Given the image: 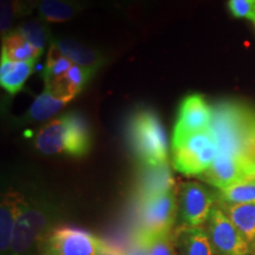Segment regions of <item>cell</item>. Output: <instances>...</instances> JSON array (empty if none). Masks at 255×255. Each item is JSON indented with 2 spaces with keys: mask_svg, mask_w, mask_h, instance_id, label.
<instances>
[{
  "mask_svg": "<svg viewBox=\"0 0 255 255\" xmlns=\"http://www.w3.org/2000/svg\"><path fill=\"white\" fill-rule=\"evenodd\" d=\"M90 129L81 115L70 113L52 120L34 136V146L45 155L82 157L90 149Z\"/></svg>",
  "mask_w": 255,
  "mask_h": 255,
  "instance_id": "cell-1",
  "label": "cell"
},
{
  "mask_svg": "<svg viewBox=\"0 0 255 255\" xmlns=\"http://www.w3.org/2000/svg\"><path fill=\"white\" fill-rule=\"evenodd\" d=\"M130 137L137 157L144 167L167 163V135L154 111L141 110L136 113L130 122Z\"/></svg>",
  "mask_w": 255,
  "mask_h": 255,
  "instance_id": "cell-2",
  "label": "cell"
},
{
  "mask_svg": "<svg viewBox=\"0 0 255 255\" xmlns=\"http://www.w3.org/2000/svg\"><path fill=\"white\" fill-rule=\"evenodd\" d=\"M44 255H126L122 248L110 245L84 229L57 227L44 239Z\"/></svg>",
  "mask_w": 255,
  "mask_h": 255,
  "instance_id": "cell-3",
  "label": "cell"
},
{
  "mask_svg": "<svg viewBox=\"0 0 255 255\" xmlns=\"http://www.w3.org/2000/svg\"><path fill=\"white\" fill-rule=\"evenodd\" d=\"M210 131L219 145V152L239 159L241 137L246 126L250 105L238 101H222L212 107Z\"/></svg>",
  "mask_w": 255,
  "mask_h": 255,
  "instance_id": "cell-4",
  "label": "cell"
},
{
  "mask_svg": "<svg viewBox=\"0 0 255 255\" xmlns=\"http://www.w3.org/2000/svg\"><path fill=\"white\" fill-rule=\"evenodd\" d=\"M218 155V142L210 129L173 141L175 170L188 176H200L205 173Z\"/></svg>",
  "mask_w": 255,
  "mask_h": 255,
  "instance_id": "cell-5",
  "label": "cell"
},
{
  "mask_svg": "<svg viewBox=\"0 0 255 255\" xmlns=\"http://www.w3.org/2000/svg\"><path fill=\"white\" fill-rule=\"evenodd\" d=\"M206 232L215 255H250V245L228 216L214 207L206 222Z\"/></svg>",
  "mask_w": 255,
  "mask_h": 255,
  "instance_id": "cell-6",
  "label": "cell"
},
{
  "mask_svg": "<svg viewBox=\"0 0 255 255\" xmlns=\"http://www.w3.org/2000/svg\"><path fill=\"white\" fill-rule=\"evenodd\" d=\"M176 212L177 203L175 191L139 200V231L146 234L173 232Z\"/></svg>",
  "mask_w": 255,
  "mask_h": 255,
  "instance_id": "cell-7",
  "label": "cell"
},
{
  "mask_svg": "<svg viewBox=\"0 0 255 255\" xmlns=\"http://www.w3.org/2000/svg\"><path fill=\"white\" fill-rule=\"evenodd\" d=\"M218 199L212 190L196 182H186L180 187V214L186 226L201 227L208 221Z\"/></svg>",
  "mask_w": 255,
  "mask_h": 255,
  "instance_id": "cell-8",
  "label": "cell"
},
{
  "mask_svg": "<svg viewBox=\"0 0 255 255\" xmlns=\"http://www.w3.org/2000/svg\"><path fill=\"white\" fill-rule=\"evenodd\" d=\"M212 119V107L207 103L202 95L191 94L186 96L178 108L173 141H178L187 136L208 130Z\"/></svg>",
  "mask_w": 255,
  "mask_h": 255,
  "instance_id": "cell-9",
  "label": "cell"
},
{
  "mask_svg": "<svg viewBox=\"0 0 255 255\" xmlns=\"http://www.w3.org/2000/svg\"><path fill=\"white\" fill-rule=\"evenodd\" d=\"M46 225V215L38 206H32L24 200L15 223L11 251L13 255L26 252L34 240L39 237Z\"/></svg>",
  "mask_w": 255,
  "mask_h": 255,
  "instance_id": "cell-10",
  "label": "cell"
},
{
  "mask_svg": "<svg viewBox=\"0 0 255 255\" xmlns=\"http://www.w3.org/2000/svg\"><path fill=\"white\" fill-rule=\"evenodd\" d=\"M247 175L248 170L238 158L219 152L212 165L197 177L220 190L245 180Z\"/></svg>",
  "mask_w": 255,
  "mask_h": 255,
  "instance_id": "cell-11",
  "label": "cell"
},
{
  "mask_svg": "<svg viewBox=\"0 0 255 255\" xmlns=\"http://www.w3.org/2000/svg\"><path fill=\"white\" fill-rule=\"evenodd\" d=\"M51 43L64 57L71 60L75 65L87 69L92 75L103 64V57L98 51L89 47L71 38H55Z\"/></svg>",
  "mask_w": 255,
  "mask_h": 255,
  "instance_id": "cell-12",
  "label": "cell"
},
{
  "mask_svg": "<svg viewBox=\"0 0 255 255\" xmlns=\"http://www.w3.org/2000/svg\"><path fill=\"white\" fill-rule=\"evenodd\" d=\"M177 255H215L206 229L182 225L174 232Z\"/></svg>",
  "mask_w": 255,
  "mask_h": 255,
  "instance_id": "cell-13",
  "label": "cell"
},
{
  "mask_svg": "<svg viewBox=\"0 0 255 255\" xmlns=\"http://www.w3.org/2000/svg\"><path fill=\"white\" fill-rule=\"evenodd\" d=\"M175 181L168 164L145 167L138 183L139 200L174 191Z\"/></svg>",
  "mask_w": 255,
  "mask_h": 255,
  "instance_id": "cell-14",
  "label": "cell"
},
{
  "mask_svg": "<svg viewBox=\"0 0 255 255\" xmlns=\"http://www.w3.org/2000/svg\"><path fill=\"white\" fill-rule=\"evenodd\" d=\"M24 200L18 193H8L2 197L0 208V245L2 253L11 248L15 223Z\"/></svg>",
  "mask_w": 255,
  "mask_h": 255,
  "instance_id": "cell-15",
  "label": "cell"
},
{
  "mask_svg": "<svg viewBox=\"0 0 255 255\" xmlns=\"http://www.w3.org/2000/svg\"><path fill=\"white\" fill-rule=\"evenodd\" d=\"M218 207L234 223L238 231L250 245L252 254L255 253V203L229 205L219 202Z\"/></svg>",
  "mask_w": 255,
  "mask_h": 255,
  "instance_id": "cell-16",
  "label": "cell"
},
{
  "mask_svg": "<svg viewBox=\"0 0 255 255\" xmlns=\"http://www.w3.org/2000/svg\"><path fill=\"white\" fill-rule=\"evenodd\" d=\"M85 6V0H40L38 9L47 23H63L76 17Z\"/></svg>",
  "mask_w": 255,
  "mask_h": 255,
  "instance_id": "cell-17",
  "label": "cell"
},
{
  "mask_svg": "<svg viewBox=\"0 0 255 255\" xmlns=\"http://www.w3.org/2000/svg\"><path fill=\"white\" fill-rule=\"evenodd\" d=\"M36 63L13 62L1 57L0 64V83L8 94L14 95L21 90L26 79L30 77Z\"/></svg>",
  "mask_w": 255,
  "mask_h": 255,
  "instance_id": "cell-18",
  "label": "cell"
},
{
  "mask_svg": "<svg viewBox=\"0 0 255 255\" xmlns=\"http://www.w3.org/2000/svg\"><path fill=\"white\" fill-rule=\"evenodd\" d=\"M41 55L30 41L25 39L17 31L9 32L2 41L1 57H5L13 62H31L36 63Z\"/></svg>",
  "mask_w": 255,
  "mask_h": 255,
  "instance_id": "cell-19",
  "label": "cell"
},
{
  "mask_svg": "<svg viewBox=\"0 0 255 255\" xmlns=\"http://www.w3.org/2000/svg\"><path fill=\"white\" fill-rule=\"evenodd\" d=\"M68 103L69 101L56 97L47 89H45L31 104L30 109L24 116L23 122H41V121L49 120L52 116H55L57 113H59Z\"/></svg>",
  "mask_w": 255,
  "mask_h": 255,
  "instance_id": "cell-20",
  "label": "cell"
},
{
  "mask_svg": "<svg viewBox=\"0 0 255 255\" xmlns=\"http://www.w3.org/2000/svg\"><path fill=\"white\" fill-rule=\"evenodd\" d=\"M216 195L219 202L229 205L255 203V181L245 178L225 189H220Z\"/></svg>",
  "mask_w": 255,
  "mask_h": 255,
  "instance_id": "cell-21",
  "label": "cell"
},
{
  "mask_svg": "<svg viewBox=\"0 0 255 255\" xmlns=\"http://www.w3.org/2000/svg\"><path fill=\"white\" fill-rule=\"evenodd\" d=\"M239 161L245 165L248 174L255 168V109L252 107L242 132Z\"/></svg>",
  "mask_w": 255,
  "mask_h": 255,
  "instance_id": "cell-22",
  "label": "cell"
},
{
  "mask_svg": "<svg viewBox=\"0 0 255 255\" xmlns=\"http://www.w3.org/2000/svg\"><path fill=\"white\" fill-rule=\"evenodd\" d=\"M15 31L30 41L31 45H33L40 52H43L50 38V28L47 26V21L41 18H34L25 21L19 25Z\"/></svg>",
  "mask_w": 255,
  "mask_h": 255,
  "instance_id": "cell-23",
  "label": "cell"
},
{
  "mask_svg": "<svg viewBox=\"0 0 255 255\" xmlns=\"http://www.w3.org/2000/svg\"><path fill=\"white\" fill-rule=\"evenodd\" d=\"M73 63L71 60L64 57L62 53L59 52L58 49L51 43L49 55H47L45 68L43 71L44 81H52V79H57L63 77L66 75V72L72 68Z\"/></svg>",
  "mask_w": 255,
  "mask_h": 255,
  "instance_id": "cell-24",
  "label": "cell"
},
{
  "mask_svg": "<svg viewBox=\"0 0 255 255\" xmlns=\"http://www.w3.org/2000/svg\"><path fill=\"white\" fill-rule=\"evenodd\" d=\"M142 233L145 238L149 255H177L176 246H175L174 232L162 233V234H146L144 232Z\"/></svg>",
  "mask_w": 255,
  "mask_h": 255,
  "instance_id": "cell-25",
  "label": "cell"
},
{
  "mask_svg": "<svg viewBox=\"0 0 255 255\" xmlns=\"http://www.w3.org/2000/svg\"><path fill=\"white\" fill-rule=\"evenodd\" d=\"M92 73L88 71L87 69L81 68V66L73 64L72 68L64 76V78H65L70 92L76 97L85 85V83L90 79Z\"/></svg>",
  "mask_w": 255,
  "mask_h": 255,
  "instance_id": "cell-26",
  "label": "cell"
},
{
  "mask_svg": "<svg viewBox=\"0 0 255 255\" xmlns=\"http://www.w3.org/2000/svg\"><path fill=\"white\" fill-rule=\"evenodd\" d=\"M17 15L15 0H0V27L2 36H7Z\"/></svg>",
  "mask_w": 255,
  "mask_h": 255,
  "instance_id": "cell-27",
  "label": "cell"
},
{
  "mask_svg": "<svg viewBox=\"0 0 255 255\" xmlns=\"http://www.w3.org/2000/svg\"><path fill=\"white\" fill-rule=\"evenodd\" d=\"M228 6L234 17L254 19L255 0H229Z\"/></svg>",
  "mask_w": 255,
  "mask_h": 255,
  "instance_id": "cell-28",
  "label": "cell"
},
{
  "mask_svg": "<svg viewBox=\"0 0 255 255\" xmlns=\"http://www.w3.org/2000/svg\"><path fill=\"white\" fill-rule=\"evenodd\" d=\"M126 255H149L145 238L141 231H138L133 235L129 247L126 251Z\"/></svg>",
  "mask_w": 255,
  "mask_h": 255,
  "instance_id": "cell-29",
  "label": "cell"
},
{
  "mask_svg": "<svg viewBox=\"0 0 255 255\" xmlns=\"http://www.w3.org/2000/svg\"><path fill=\"white\" fill-rule=\"evenodd\" d=\"M247 180H253V181H255V168L253 169V170L251 171L250 174H248V176L246 177Z\"/></svg>",
  "mask_w": 255,
  "mask_h": 255,
  "instance_id": "cell-30",
  "label": "cell"
},
{
  "mask_svg": "<svg viewBox=\"0 0 255 255\" xmlns=\"http://www.w3.org/2000/svg\"><path fill=\"white\" fill-rule=\"evenodd\" d=\"M253 21H254V24H255V15H254V19H253Z\"/></svg>",
  "mask_w": 255,
  "mask_h": 255,
  "instance_id": "cell-31",
  "label": "cell"
},
{
  "mask_svg": "<svg viewBox=\"0 0 255 255\" xmlns=\"http://www.w3.org/2000/svg\"><path fill=\"white\" fill-rule=\"evenodd\" d=\"M253 255H255V253H254V254H253Z\"/></svg>",
  "mask_w": 255,
  "mask_h": 255,
  "instance_id": "cell-32",
  "label": "cell"
}]
</instances>
